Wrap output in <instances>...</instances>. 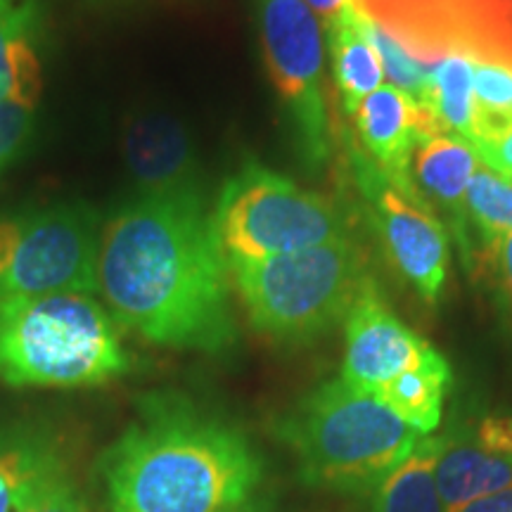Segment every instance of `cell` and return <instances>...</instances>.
<instances>
[{
	"instance_id": "cell-1",
	"label": "cell",
	"mask_w": 512,
	"mask_h": 512,
	"mask_svg": "<svg viewBox=\"0 0 512 512\" xmlns=\"http://www.w3.org/2000/svg\"><path fill=\"white\" fill-rule=\"evenodd\" d=\"M230 290L204 190L133 195L102 223L98 294L145 342L226 354L238 344Z\"/></svg>"
},
{
	"instance_id": "cell-2",
	"label": "cell",
	"mask_w": 512,
	"mask_h": 512,
	"mask_svg": "<svg viewBox=\"0 0 512 512\" xmlns=\"http://www.w3.org/2000/svg\"><path fill=\"white\" fill-rule=\"evenodd\" d=\"M238 427L176 394H152L105 458L107 512H228L261 482Z\"/></svg>"
},
{
	"instance_id": "cell-3",
	"label": "cell",
	"mask_w": 512,
	"mask_h": 512,
	"mask_svg": "<svg viewBox=\"0 0 512 512\" xmlns=\"http://www.w3.org/2000/svg\"><path fill=\"white\" fill-rule=\"evenodd\" d=\"M278 432L304 482L339 494L375 491L425 439L380 396L358 392L342 377L304 394L283 415Z\"/></svg>"
},
{
	"instance_id": "cell-4",
	"label": "cell",
	"mask_w": 512,
	"mask_h": 512,
	"mask_svg": "<svg viewBox=\"0 0 512 512\" xmlns=\"http://www.w3.org/2000/svg\"><path fill=\"white\" fill-rule=\"evenodd\" d=\"M131 370L119 323L93 294H53L0 309V382L95 387Z\"/></svg>"
},
{
	"instance_id": "cell-5",
	"label": "cell",
	"mask_w": 512,
	"mask_h": 512,
	"mask_svg": "<svg viewBox=\"0 0 512 512\" xmlns=\"http://www.w3.org/2000/svg\"><path fill=\"white\" fill-rule=\"evenodd\" d=\"M228 273L252 328L280 344L328 335L373 283L351 238L259 261H228Z\"/></svg>"
},
{
	"instance_id": "cell-6",
	"label": "cell",
	"mask_w": 512,
	"mask_h": 512,
	"mask_svg": "<svg viewBox=\"0 0 512 512\" xmlns=\"http://www.w3.org/2000/svg\"><path fill=\"white\" fill-rule=\"evenodd\" d=\"M226 261H259L349 238V219L330 197L259 162L223 183L211 209Z\"/></svg>"
},
{
	"instance_id": "cell-7",
	"label": "cell",
	"mask_w": 512,
	"mask_h": 512,
	"mask_svg": "<svg viewBox=\"0 0 512 512\" xmlns=\"http://www.w3.org/2000/svg\"><path fill=\"white\" fill-rule=\"evenodd\" d=\"M102 221L83 202H53L0 219V309L53 294H98Z\"/></svg>"
},
{
	"instance_id": "cell-8",
	"label": "cell",
	"mask_w": 512,
	"mask_h": 512,
	"mask_svg": "<svg viewBox=\"0 0 512 512\" xmlns=\"http://www.w3.org/2000/svg\"><path fill=\"white\" fill-rule=\"evenodd\" d=\"M264 60L290 136L306 169L332 157V121L325 95L323 27L306 0H256Z\"/></svg>"
},
{
	"instance_id": "cell-9",
	"label": "cell",
	"mask_w": 512,
	"mask_h": 512,
	"mask_svg": "<svg viewBox=\"0 0 512 512\" xmlns=\"http://www.w3.org/2000/svg\"><path fill=\"white\" fill-rule=\"evenodd\" d=\"M349 159L384 252L422 302L434 306L444 294L451 259L446 228L418 190L394 183L356 143L349 145Z\"/></svg>"
},
{
	"instance_id": "cell-10",
	"label": "cell",
	"mask_w": 512,
	"mask_h": 512,
	"mask_svg": "<svg viewBox=\"0 0 512 512\" xmlns=\"http://www.w3.org/2000/svg\"><path fill=\"white\" fill-rule=\"evenodd\" d=\"M432 347L382 302L375 280L344 320L342 380L358 392L377 394L389 380L425 358Z\"/></svg>"
},
{
	"instance_id": "cell-11",
	"label": "cell",
	"mask_w": 512,
	"mask_h": 512,
	"mask_svg": "<svg viewBox=\"0 0 512 512\" xmlns=\"http://www.w3.org/2000/svg\"><path fill=\"white\" fill-rule=\"evenodd\" d=\"M437 484L444 512H458L512 486V415L489 413L444 434Z\"/></svg>"
},
{
	"instance_id": "cell-12",
	"label": "cell",
	"mask_w": 512,
	"mask_h": 512,
	"mask_svg": "<svg viewBox=\"0 0 512 512\" xmlns=\"http://www.w3.org/2000/svg\"><path fill=\"white\" fill-rule=\"evenodd\" d=\"M351 117L363 152L403 188H415L411 164L420 140L446 133L427 107L394 86H380L370 93Z\"/></svg>"
},
{
	"instance_id": "cell-13",
	"label": "cell",
	"mask_w": 512,
	"mask_h": 512,
	"mask_svg": "<svg viewBox=\"0 0 512 512\" xmlns=\"http://www.w3.org/2000/svg\"><path fill=\"white\" fill-rule=\"evenodd\" d=\"M124 162L136 195L202 190L190 133L169 114L145 112L131 119L124 131Z\"/></svg>"
},
{
	"instance_id": "cell-14",
	"label": "cell",
	"mask_w": 512,
	"mask_h": 512,
	"mask_svg": "<svg viewBox=\"0 0 512 512\" xmlns=\"http://www.w3.org/2000/svg\"><path fill=\"white\" fill-rule=\"evenodd\" d=\"M479 166L477 152L456 133H434L422 138L415 147L411 178L418 195L427 204H439L456 230L458 245L463 249L465 264L472 261V235L467 228V183ZM432 207V204H430Z\"/></svg>"
},
{
	"instance_id": "cell-15",
	"label": "cell",
	"mask_w": 512,
	"mask_h": 512,
	"mask_svg": "<svg viewBox=\"0 0 512 512\" xmlns=\"http://www.w3.org/2000/svg\"><path fill=\"white\" fill-rule=\"evenodd\" d=\"M43 93L34 0H0V107L34 112Z\"/></svg>"
},
{
	"instance_id": "cell-16",
	"label": "cell",
	"mask_w": 512,
	"mask_h": 512,
	"mask_svg": "<svg viewBox=\"0 0 512 512\" xmlns=\"http://www.w3.org/2000/svg\"><path fill=\"white\" fill-rule=\"evenodd\" d=\"M67 475L55 441L29 427L0 430V512H27Z\"/></svg>"
},
{
	"instance_id": "cell-17",
	"label": "cell",
	"mask_w": 512,
	"mask_h": 512,
	"mask_svg": "<svg viewBox=\"0 0 512 512\" xmlns=\"http://www.w3.org/2000/svg\"><path fill=\"white\" fill-rule=\"evenodd\" d=\"M328 41L339 100L344 112L354 114L356 107L380 88L384 76L380 55L366 31V15L347 5L328 22Z\"/></svg>"
},
{
	"instance_id": "cell-18",
	"label": "cell",
	"mask_w": 512,
	"mask_h": 512,
	"mask_svg": "<svg viewBox=\"0 0 512 512\" xmlns=\"http://www.w3.org/2000/svg\"><path fill=\"white\" fill-rule=\"evenodd\" d=\"M451 380V366L432 347L418 366L389 380L384 387L377 389L375 396H380V401L389 411H394L406 425L418 430L422 437H432L441 425Z\"/></svg>"
},
{
	"instance_id": "cell-19",
	"label": "cell",
	"mask_w": 512,
	"mask_h": 512,
	"mask_svg": "<svg viewBox=\"0 0 512 512\" xmlns=\"http://www.w3.org/2000/svg\"><path fill=\"white\" fill-rule=\"evenodd\" d=\"M444 434L425 437L399 467L375 486L373 512H444L437 484V463Z\"/></svg>"
},
{
	"instance_id": "cell-20",
	"label": "cell",
	"mask_w": 512,
	"mask_h": 512,
	"mask_svg": "<svg viewBox=\"0 0 512 512\" xmlns=\"http://www.w3.org/2000/svg\"><path fill=\"white\" fill-rule=\"evenodd\" d=\"M427 110L446 133H456L470 143L475 124V83L470 57L446 55L434 64Z\"/></svg>"
},
{
	"instance_id": "cell-21",
	"label": "cell",
	"mask_w": 512,
	"mask_h": 512,
	"mask_svg": "<svg viewBox=\"0 0 512 512\" xmlns=\"http://www.w3.org/2000/svg\"><path fill=\"white\" fill-rule=\"evenodd\" d=\"M472 83L475 124L470 145H479L512 128V67L501 62L472 60Z\"/></svg>"
},
{
	"instance_id": "cell-22",
	"label": "cell",
	"mask_w": 512,
	"mask_h": 512,
	"mask_svg": "<svg viewBox=\"0 0 512 512\" xmlns=\"http://www.w3.org/2000/svg\"><path fill=\"white\" fill-rule=\"evenodd\" d=\"M465 207L482 247L512 233V181L486 164H479L467 183Z\"/></svg>"
},
{
	"instance_id": "cell-23",
	"label": "cell",
	"mask_w": 512,
	"mask_h": 512,
	"mask_svg": "<svg viewBox=\"0 0 512 512\" xmlns=\"http://www.w3.org/2000/svg\"><path fill=\"white\" fill-rule=\"evenodd\" d=\"M366 31L370 36L377 55H380L384 74L392 79V86L406 93L408 98L418 102V105L427 107V95H430V76L432 69L415 60L406 48L401 46L396 38L389 34L382 24L366 15Z\"/></svg>"
},
{
	"instance_id": "cell-24",
	"label": "cell",
	"mask_w": 512,
	"mask_h": 512,
	"mask_svg": "<svg viewBox=\"0 0 512 512\" xmlns=\"http://www.w3.org/2000/svg\"><path fill=\"white\" fill-rule=\"evenodd\" d=\"M472 259H477V275L491 280L498 304L512 320V233L479 247Z\"/></svg>"
},
{
	"instance_id": "cell-25",
	"label": "cell",
	"mask_w": 512,
	"mask_h": 512,
	"mask_svg": "<svg viewBox=\"0 0 512 512\" xmlns=\"http://www.w3.org/2000/svg\"><path fill=\"white\" fill-rule=\"evenodd\" d=\"M34 112L22 107H0V176L17 162L34 133Z\"/></svg>"
},
{
	"instance_id": "cell-26",
	"label": "cell",
	"mask_w": 512,
	"mask_h": 512,
	"mask_svg": "<svg viewBox=\"0 0 512 512\" xmlns=\"http://www.w3.org/2000/svg\"><path fill=\"white\" fill-rule=\"evenodd\" d=\"M27 512H91L88 510L86 498L76 484L64 475L57 479L55 484H50L41 496L36 498V503L31 505Z\"/></svg>"
},
{
	"instance_id": "cell-27",
	"label": "cell",
	"mask_w": 512,
	"mask_h": 512,
	"mask_svg": "<svg viewBox=\"0 0 512 512\" xmlns=\"http://www.w3.org/2000/svg\"><path fill=\"white\" fill-rule=\"evenodd\" d=\"M475 152L477 157L482 159V164L512 181V128H508V131L501 133V136L494 140H486V143L475 145Z\"/></svg>"
},
{
	"instance_id": "cell-28",
	"label": "cell",
	"mask_w": 512,
	"mask_h": 512,
	"mask_svg": "<svg viewBox=\"0 0 512 512\" xmlns=\"http://www.w3.org/2000/svg\"><path fill=\"white\" fill-rule=\"evenodd\" d=\"M458 512H512V486L498 491V494L477 498V501L467 503Z\"/></svg>"
},
{
	"instance_id": "cell-29",
	"label": "cell",
	"mask_w": 512,
	"mask_h": 512,
	"mask_svg": "<svg viewBox=\"0 0 512 512\" xmlns=\"http://www.w3.org/2000/svg\"><path fill=\"white\" fill-rule=\"evenodd\" d=\"M306 5H309L318 17L328 19L330 22V19H335L347 5H351V0H306Z\"/></svg>"
},
{
	"instance_id": "cell-30",
	"label": "cell",
	"mask_w": 512,
	"mask_h": 512,
	"mask_svg": "<svg viewBox=\"0 0 512 512\" xmlns=\"http://www.w3.org/2000/svg\"><path fill=\"white\" fill-rule=\"evenodd\" d=\"M228 512H268V510H264V508H261V505H256L252 501H247V503H242V505H238V508H233V510H228Z\"/></svg>"
}]
</instances>
